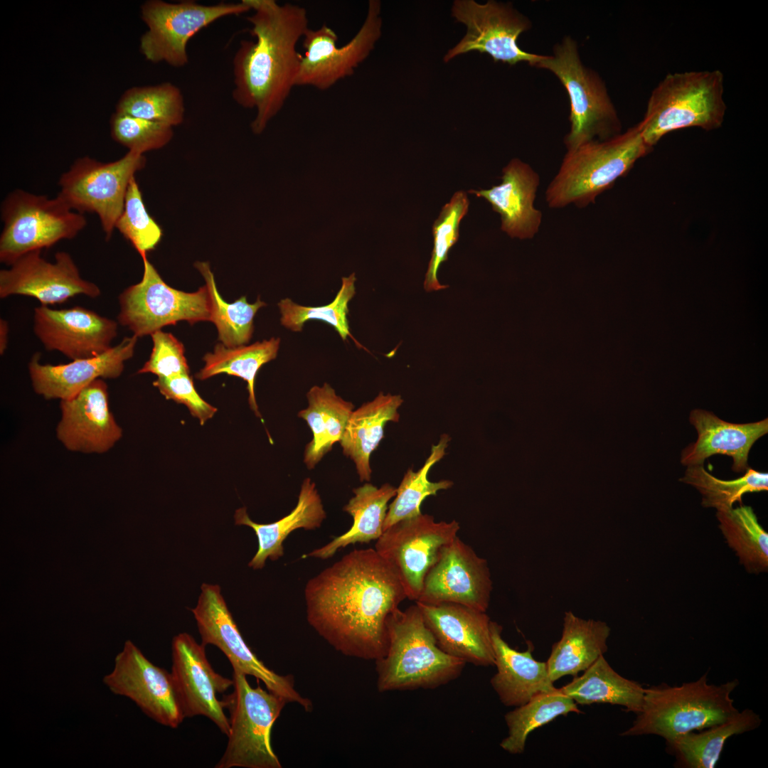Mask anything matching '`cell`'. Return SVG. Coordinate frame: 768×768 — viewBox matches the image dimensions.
Returning <instances> with one entry per match:
<instances>
[{"instance_id":"cell-1","label":"cell","mask_w":768,"mask_h":768,"mask_svg":"<svg viewBox=\"0 0 768 768\" xmlns=\"http://www.w3.org/2000/svg\"><path fill=\"white\" fill-rule=\"evenodd\" d=\"M405 599L397 574L375 548L351 551L304 588L311 626L336 651L366 660L385 655L388 617Z\"/></svg>"},{"instance_id":"cell-2","label":"cell","mask_w":768,"mask_h":768,"mask_svg":"<svg viewBox=\"0 0 768 768\" xmlns=\"http://www.w3.org/2000/svg\"><path fill=\"white\" fill-rule=\"evenodd\" d=\"M255 41H242L233 58V97L255 110L252 132L261 134L296 86L302 55L297 46L309 28L306 10L274 0H245Z\"/></svg>"},{"instance_id":"cell-3","label":"cell","mask_w":768,"mask_h":768,"mask_svg":"<svg viewBox=\"0 0 768 768\" xmlns=\"http://www.w3.org/2000/svg\"><path fill=\"white\" fill-rule=\"evenodd\" d=\"M388 646L375 661L379 692L434 689L457 679L466 663L442 651L415 603L386 622Z\"/></svg>"},{"instance_id":"cell-4","label":"cell","mask_w":768,"mask_h":768,"mask_svg":"<svg viewBox=\"0 0 768 768\" xmlns=\"http://www.w3.org/2000/svg\"><path fill=\"white\" fill-rule=\"evenodd\" d=\"M737 679L710 684L708 673L698 680L644 688L641 710L622 737L654 735L666 741L721 723L739 710L731 698Z\"/></svg>"},{"instance_id":"cell-5","label":"cell","mask_w":768,"mask_h":768,"mask_svg":"<svg viewBox=\"0 0 768 768\" xmlns=\"http://www.w3.org/2000/svg\"><path fill=\"white\" fill-rule=\"evenodd\" d=\"M651 149L637 124L623 134L590 141L567 151L546 190L547 204L551 208H562L594 203L599 194Z\"/></svg>"},{"instance_id":"cell-6","label":"cell","mask_w":768,"mask_h":768,"mask_svg":"<svg viewBox=\"0 0 768 768\" xmlns=\"http://www.w3.org/2000/svg\"><path fill=\"white\" fill-rule=\"evenodd\" d=\"M724 76L719 70L670 73L652 90L638 123L645 143L653 147L666 134L697 127L719 128L724 120Z\"/></svg>"},{"instance_id":"cell-7","label":"cell","mask_w":768,"mask_h":768,"mask_svg":"<svg viewBox=\"0 0 768 768\" xmlns=\"http://www.w3.org/2000/svg\"><path fill=\"white\" fill-rule=\"evenodd\" d=\"M533 66L553 73L567 91L570 128L564 142L567 151L620 134V120L606 85L583 63L572 38L564 37L554 46L553 55H540Z\"/></svg>"},{"instance_id":"cell-8","label":"cell","mask_w":768,"mask_h":768,"mask_svg":"<svg viewBox=\"0 0 768 768\" xmlns=\"http://www.w3.org/2000/svg\"><path fill=\"white\" fill-rule=\"evenodd\" d=\"M1 218L0 261L9 266L28 252L75 238L87 225L85 215L60 196L48 198L22 189L4 198Z\"/></svg>"},{"instance_id":"cell-9","label":"cell","mask_w":768,"mask_h":768,"mask_svg":"<svg viewBox=\"0 0 768 768\" xmlns=\"http://www.w3.org/2000/svg\"><path fill=\"white\" fill-rule=\"evenodd\" d=\"M233 670V692L223 699L229 710L230 731L225 750L215 768H281L270 742L272 725L287 703L284 698Z\"/></svg>"},{"instance_id":"cell-10","label":"cell","mask_w":768,"mask_h":768,"mask_svg":"<svg viewBox=\"0 0 768 768\" xmlns=\"http://www.w3.org/2000/svg\"><path fill=\"white\" fill-rule=\"evenodd\" d=\"M146 162L144 154L132 151L110 162L80 157L61 174L58 196L73 210L95 213L108 240L123 211L130 181Z\"/></svg>"},{"instance_id":"cell-11","label":"cell","mask_w":768,"mask_h":768,"mask_svg":"<svg viewBox=\"0 0 768 768\" xmlns=\"http://www.w3.org/2000/svg\"><path fill=\"white\" fill-rule=\"evenodd\" d=\"M250 11L245 0L214 5L191 0L177 3L146 1L141 6V18L148 29L140 38L139 50L151 63L183 67L188 62V43L196 33L219 18Z\"/></svg>"},{"instance_id":"cell-12","label":"cell","mask_w":768,"mask_h":768,"mask_svg":"<svg viewBox=\"0 0 768 768\" xmlns=\"http://www.w3.org/2000/svg\"><path fill=\"white\" fill-rule=\"evenodd\" d=\"M142 280L119 297V323L137 337L151 335L162 327L186 321L190 324L210 321L211 303L206 285L185 292L168 285L148 260L142 257Z\"/></svg>"},{"instance_id":"cell-13","label":"cell","mask_w":768,"mask_h":768,"mask_svg":"<svg viewBox=\"0 0 768 768\" xmlns=\"http://www.w3.org/2000/svg\"><path fill=\"white\" fill-rule=\"evenodd\" d=\"M196 607L191 609L201 636V644L218 647L228 658L233 670L261 681L267 689L288 703L301 705L305 711L313 709L311 701L294 688L291 675H279L260 661L244 641L228 608L220 587L204 583Z\"/></svg>"},{"instance_id":"cell-14","label":"cell","mask_w":768,"mask_h":768,"mask_svg":"<svg viewBox=\"0 0 768 768\" xmlns=\"http://www.w3.org/2000/svg\"><path fill=\"white\" fill-rule=\"evenodd\" d=\"M459 529L455 520L437 522L433 516L421 513L383 531L375 549L393 568L407 599H418L427 572Z\"/></svg>"},{"instance_id":"cell-15","label":"cell","mask_w":768,"mask_h":768,"mask_svg":"<svg viewBox=\"0 0 768 768\" xmlns=\"http://www.w3.org/2000/svg\"><path fill=\"white\" fill-rule=\"evenodd\" d=\"M380 2L370 0L367 16L356 34L338 47V36L326 24L309 28L302 38V55L296 86L326 90L351 76L369 55L381 35Z\"/></svg>"},{"instance_id":"cell-16","label":"cell","mask_w":768,"mask_h":768,"mask_svg":"<svg viewBox=\"0 0 768 768\" xmlns=\"http://www.w3.org/2000/svg\"><path fill=\"white\" fill-rule=\"evenodd\" d=\"M452 16L465 24L467 31L461 41L446 54L445 62L474 50L489 54L495 62L511 65L527 62L533 66L540 56L518 46L519 36L530 28L531 23L510 3L488 1L481 4L473 0H457Z\"/></svg>"},{"instance_id":"cell-17","label":"cell","mask_w":768,"mask_h":768,"mask_svg":"<svg viewBox=\"0 0 768 768\" xmlns=\"http://www.w3.org/2000/svg\"><path fill=\"white\" fill-rule=\"evenodd\" d=\"M103 681L112 693L129 698L162 725L176 728L186 718L171 673L154 665L129 640L116 656L113 670Z\"/></svg>"},{"instance_id":"cell-18","label":"cell","mask_w":768,"mask_h":768,"mask_svg":"<svg viewBox=\"0 0 768 768\" xmlns=\"http://www.w3.org/2000/svg\"><path fill=\"white\" fill-rule=\"evenodd\" d=\"M491 590L486 560L457 536L442 548L425 577L415 602L457 603L486 612Z\"/></svg>"},{"instance_id":"cell-19","label":"cell","mask_w":768,"mask_h":768,"mask_svg":"<svg viewBox=\"0 0 768 768\" xmlns=\"http://www.w3.org/2000/svg\"><path fill=\"white\" fill-rule=\"evenodd\" d=\"M41 250L28 252L16 260L9 269L0 271V297L24 295L37 299L42 305L58 304L85 294L91 298L100 295L95 283L84 279L71 255L58 252L55 262L41 255Z\"/></svg>"},{"instance_id":"cell-20","label":"cell","mask_w":768,"mask_h":768,"mask_svg":"<svg viewBox=\"0 0 768 768\" xmlns=\"http://www.w3.org/2000/svg\"><path fill=\"white\" fill-rule=\"evenodd\" d=\"M205 646L188 633L172 641L171 674L178 689L186 718L202 715L228 735L229 718L218 695L233 686V680L216 673L208 661Z\"/></svg>"},{"instance_id":"cell-21","label":"cell","mask_w":768,"mask_h":768,"mask_svg":"<svg viewBox=\"0 0 768 768\" xmlns=\"http://www.w3.org/2000/svg\"><path fill=\"white\" fill-rule=\"evenodd\" d=\"M34 332L48 351H58L72 360L90 358L109 349L117 335V324L96 312L75 306L34 309Z\"/></svg>"},{"instance_id":"cell-22","label":"cell","mask_w":768,"mask_h":768,"mask_svg":"<svg viewBox=\"0 0 768 768\" xmlns=\"http://www.w3.org/2000/svg\"><path fill=\"white\" fill-rule=\"evenodd\" d=\"M439 648L479 666L494 665L491 619L486 612L457 603L415 602Z\"/></svg>"},{"instance_id":"cell-23","label":"cell","mask_w":768,"mask_h":768,"mask_svg":"<svg viewBox=\"0 0 768 768\" xmlns=\"http://www.w3.org/2000/svg\"><path fill=\"white\" fill-rule=\"evenodd\" d=\"M57 435L71 451L103 453L121 438L122 429L108 405L106 383L97 379L69 400H61Z\"/></svg>"},{"instance_id":"cell-24","label":"cell","mask_w":768,"mask_h":768,"mask_svg":"<svg viewBox=\"0 0 768 768\" xmlns=\"http://www.w3.org/2000/svg\"><path fill=\"white\" fill-rule=\"evenodd\" d=\"M138 337H124L115 346L90 358L73 360L67 364H41L36 353L28 365L35 392L46 399L69 400L97 379L116 378L124 362L133 356Z\"/></svg>"},{"instance_id":"cell-25","label":"cell","mask_w":768,"mask_h":768,"mask_svg":"<svg viewBox=\"0 0 768 768\" xmlns=\"http://www.w3.org/2000/svg\"><path fill=\"white\" fill-rule=\"evenodd\" d=\"M502 182L489 189L470 190L486 199L501 217V229L512 238H533L538 232L542 213L534 207L540 183L528 164L513 159L502 170Z\"/></svg>"},{"instance_id":"cell-26","label":"cell","mask_w":768,"mask_h":768,"mask_svg":"<svg viewBox=\"0 0 768 768\" xmlns=\"http://www.w3.org/2000/svg\"><path fill=\"white\" fill-rule=\"evenodd\" d=\"M690 422L698 434L695 442L681 452V462L688 466L703 464L708 457L727 455L732 458V470L744 472L748 466L750 451L754 442L768 432V420L750 423H732L700 409L690 412Z\"/></svg>"},{"instance_id":"cell-27","label":"cell","mask_w":768,"mask_h":768,"mask_svg":"<svg viewBox=\"0 0 768 768\" xmlns=\"http://www.w3.org/2000/svg\"><path fill=\"white\" fill-rule=\"evenodd\" d=\"M490 628L497 668L490 683L503 705L518 707L538 693L556 688L549 677L546 662L535 660L530 646L524 651H516L503 639L500 624L491 621Z\"/></svg>"},{"instance_id":"cell-28","label":"cell","mask_w":768,"mask_h":768,"mask_svg":"<svg viewBox=\"0 0 768 768\" xmlns=\"http://www.w3.org/2000/svg\"><path fill=\"white\" fill-rule=\"evenodd\" d=\"M321 498L316 484L306 478L302 485L294 508L286 516L271 523H257L249 517L246 508L236 510L234 518L238 526L252 528L257 538L258 548L248 565L255 570L262 569L266 560H278L284 555L283 543L293 531L303 528L315 530L326 518Z\"/></svg>"},{"instance_id":"cell-29","label":"cell","mask_w":768,"mask_h":768,"mask_svg":"<svg viewBox=\"0 0 768 768\" xmlns=\"http://www.w3.org/2000/svg\"><path fill=\"white\" fill-rule=\"evenodd\" d=\"M402 402L399 395L380 392L351 412L339 443L344 455L354 462L360 481L370 480V455L383 438L385 425L399 421Z\"/></svg>"},{"instance_id":"cell-30","label":"cell","mask_w":768,"mask_h":768,"mask_svg":"<svg viewBox=\"0 0 768 768\" xmlns=\"http://www.w3.org/2000/svg\"><path fill=\"white\" fill-rule=\"evenodd\" d=\"M610 628L607 623L583 619L571 611L564 616L560 639L552 646L546 662L550 680L554 683L567 676H576L592 665L607 651Z\"/></svg>"},{"instance_id":"cell-31","label":"cell","mask_w":768,"mask_h":768,"mask_svg":"<svg viewBox=\"0 0 768 768\" xmlns=\"http://www.w3.org/2000/svg\"><path fill=\"white\" fill-rule=\"evenodd\" d=\"M354 496L344 506L343 511L353 518L351 527L325 545L314 549L304 557L321 560L331 558L345 547L356 543H368L378 540L383 533V524L388 502L395 497L396 488L388 483L380 487L366 483L353 490Z\"/></svg>"},{"instance_id":"cell-32","label":"cell","mask_w":768,"mask_h":768,"mask_svg":"<svg viewBox=\"0 0 768 768\" xmlns=\"http://www.w3.org/2000/svg\"><path fill=\"white\" fill-rule=\"evenodd\" d=\"M308 407L298 413L312 432L305 448L304 462L314 469L336 442H339L354 409L352 402L338 396L328 383L314 385L306 393Z\"/></svg>"},{"instance_id":"cell-33","label":"cell","mask_w":768,"mask_h":768,"mask_svg":"<svg viewBox=\"0 0 768 768\" xmlns=\"http://www.w3.org/2000/svg\"><path fill=\"white\" fill-rule=\"evenodd\" d=\"M761 722L759 715L747 708L721 723L666 741V751L675 757V767L713 768L728 738L752 731Z\"/></svg>"},{"instance_id":"cell-34","label":"cell","mask_w":768,"mask_h":768,"mask_svg":"<svg viewBox=\"0 0 768 768\" xmlns=\"http://www.w3.org/2000/svg\"><path fill=\"white\" fill-rule=\"evenodd\" d=\"M580 705L609 703L623 706L627 711H641L644 688L637 682L617 673L601 656L580 676L560 688Z\"/></svg>"},{"instance_id":"cell-35","label":"cell","mask_w":768,"mask_h":768,"mask_svg":"<svg viewBox=\"0 0 768 768\" xmlns=\"http://www.w3.org/2000/svg\"><path fill=\"white\" fill-rule=\"evenodd\" d=\"M279 345V338L236 347H226L222 343H218L212 353L203 356L205 366L196 373V378L204 380L225 373L245 380L250 407L257 417L262 418L255 398V378L261 367L277 357Z\"/></svg>"},{"instance_id":"cell-36","label":"cell","mask_w":768,"mask_h":768,"mask_svg":"<svg viewBox=\"0 0 768 768\" xmlns=\"http://www.w3.org/2000/svg\"><path fill=\"white\" fill-rule=\"evenodd\" d=\"M570 713L582 712L577 703L560 688L538 693L505 715L508 732L500 746L510 754H522L530 732L557 717Z\"/></svg>"},{"instance_id":"cell-37","label":"cell","mask_w":768,"mask_h":768,"mask_svg":"<svg viewBox=\"0 0 768 768\" xmlns=\"http://www.w3.org/2000/svg\"><path fill=\"white\" fill-rule=\"evenodd\" d=\"M719 527L730 547L750 572H765L768 568V533L758 521L752 508L717 511Z\"/></svg>"},{"instance_id":"cell-38","label":"cell","mask_w":768,"mask_h":768,"mask_svg":"<svg viewBox=\"0 0 768 768\" xmlns=\"http://www.w3.org/2000/svg\"><path fill=\"white\" fill-rule=\"evenodd\" d=\"M449 439L447 434H442L438 443L432 446L423 466L416 471L412 469L406 471L396 489L394 500L388 506L383 531L397 522L419 516L422 513L421 504L427 497L435 496L438 491L453 486L450 480L433 482L428 479L431 467L445 455Z\"/></svg>"},{"instance_id":"cell-39","label":"cell","mask_w":768,"mask_h":768,"mask_svg":"<svg viewBox=\"0 0 768 768\" xmlns=\"http://www.w3.org/2000/svg\"><path fill=\"white\" fill-rule=\"evenodd\" d=\"M195 267L203 277L211 303L210 321L215 325L218 339L226 347L247 344L254 331L253 321L257 311L266 306L260 297L253 304L241 297L233 303H228L219 294L214 275L207 262H196Z\"/></svg>"},{"instance_id":"cell-40","label":"cell","mask_w":768,"mask_h":768,"mask_svg":"<svg viewBox=\"0 0 768 768\" xmlns=\"http://www.w3.org/2000/svg\"><path fill=\"white\" fill-rule=\"evenodd\" d=\"M115 112L174 127L183 122L185 104L181 89L166 82L128 88L119 99Z\"/></svg>"},{"instance_id":"cell-41","label":"cell","mask_w":768,"mask_h":768,"mask_svg":"<svg viewBox=\"0 0 768 768\" xmlns=\"http://www.w3.org/2000/svg\"><path fill=\"white\" fill-rule=\"evenodd\" d=\"M681 482L695 487L702 495V506L717 511L732 508L744 494L768 490V474L750 467L734 480H722L708 472L703 464L688 466Z\"/></svg>"},{"instance_id":"cell-42","label":"cell","mask_w":768,"mask_h":768,"mask_svg":"<svg viewBox=\"0 0 768 768\" xmlns=\"http://www.w3.org/2000/svg\"><path fill=\"white\" fill-rule=\"evenodd\" d=\"M355 282V273L343 277L341 287L334 299L324 306H302L289 298L280 300L277 305L281 314L282 325L290 331L299 332L302 330L305 322L320 320L332 326L343 341L350 337L357 346L361 347L350 332L347 316L348 303L356 294Z\"/></svg>"},{"instance_id":"cell-43","label":"cell","mask_w":768,"mask_h":768,"mask_svg":"<svg viewBox=\"0 0 768 768\" xmlns=\"http://www.w3.org/2000/svg\"><path fill=\"white\" fill-rule=\"evenodd\" d=\"M469 205L464 191L454 193L449 202L442 207L432 225L433 248L424 282L427 292L448 287L439 283L437 273L440 265L447 260L450 249L459 239V224L468 212Z\"/></svg>"},{"instance_id":"cell-44","label":"cell","mask_w":768,"mask_h":768,"mask_svg":"<svg viewBox=\"0 0 768 768\" xmlns=\"http://www.w3.org/2000/svg\"><path fill=\"white\" fill-rule=\"evenodd\" d=\"M115 229L136 249L140 256L146 257L160 242L163 232L150 216L144 206L142 192L134 176L129 184L122 213Z\"/></svg>"},{"instance_id":"cell-45","label":"cell","mask_w":768,"mask_h":768,"mask_svg":"<svg viewBox=\"0 0 768 768\" xmlns=\"http://www.w3.org/2000/svg\"><path fill=\"white\" fill-rule=\"evenodd\" d=\"M110 125L114 141L140 154L164 147L174 135L171 126L116 112Z\"/></svg>"},{"instance_id":"cell-46","label":"cell","mask_w":768,"mask_h":768,"mask_svg":"<svg viewBox=\"0 0 768 768\" xmlns=\"http://www.w3.org/2000/svg\"><path fill=\"white\" fill-rule=\"evenodd\" d=\"M153 348L149 359L138 373H151L158 378H170L189 373L184 346L171 333L159 330L151 335Z\"/></svg>"},{"instance_id":"cell-47","label":"cell","mask_w":768,"mask_h":768,"mask_svg":"<svg viewBox=\"0 0 768 768\" xmlns=\"http://www.w3.org/2000/svg\"><path fill=\"white\" fill-rule=\"evenodd\" d=\"M153 385L166 399L186 405L191 415L197 418L201 425L217 412V408L199 395L189 373L170 378H157Z\"/></svg>"},{"instance_id":"cell-48","label":"cell","mask_w":768,"mask_h":768,"mask_svg":"<svg viewBox=\"0 0 768 768\" xmlns=\"http://www.w3.org/2000/svg\"><path fill=\"white\" fill-rule=\"evenodd\" d=\"M9 337V324L6 321L0 319V353L3 354L7 347Z\"/></svg>"}]
</instances>
